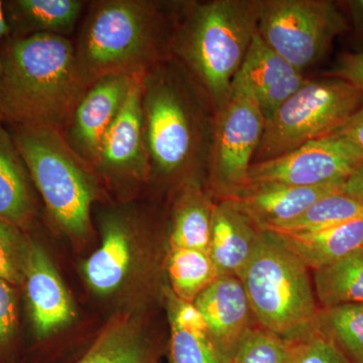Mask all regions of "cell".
<instances>
[{"label": "cell", "instance_id": "32", "mask_svg": "<svg viewBox=\"0 0 363 363\" xmlns=\"http://www.w3.org/2000/svg\"><path fill=\"white\" fill-rule=\"evenodd\" d=\"M18 332V302L16 286L0 279V359L13 346Z\"/></svg>", "mask_w": 363, "mask_h": 363}, {"label": "cell", "instance_id": "28", "mask_svg": "<svg viewBox=\"0 0 363 363\" xmlns=\"http://www.w3.org/2000/svg\"><path fill=\"white\" fill-rule=\"evenodd\" d=\"M293 342L252 327L238 344L230 363H291Z\"/></svg>", "mask_w": 363, "mask_h": 363}, {"label": "cell", "instance_id": "19", "mask_svg": "<svg viewBox=\"0 0 363 363\" xmlns=\"http://www.w3.org/2000/svg\"><path fill=\"white\" fill-rule=\"evenodd\" d=\"M32 177L11 131L0 128V220L21 229L32 224L37 212Z\"/></svg>", "mask_w": 363, "mask_h": 363}, {"label": "cell", "instance_id": "17", "mask_svg": "<svg viewBox=\"0 0 363 363\" xmlns=\"http://www.w3.org/2000/svg\"><path fill=\"white\" fill-rule=\"evenodd\" d=\"M133 223L125 212L104 215L101 245L83 267L86 281L95 293L109 295L123 285L133 262Z\"/></svg>", "mask_w": 363, "mask_h": 363}, {"label": "cell", "instance_id": "3", "mask_svg": "<svg viewBox=\"0 0 363 363\" xmlns=\"http://www.w3.org/2000/svg\"><path fill=\"white\" fill-rule=\"evenodd\" d=\"M260 2H192L176 16L172 57L187 71L215 111L229 99L233 79L257 33Z\"/></svg>", "mask_w": 363, "mask_h": 363}, {"label": "cell", "instance_id": "18", "mask_svg": "<svg viewBox=\"0 0 363 363\" xmlns=\"http://www.w3.org/2000/svg\"><path fill=\"white\" fill-rule=\"evenodd\" d=\"M262 230L233 202L215 203L208 253L219 276L240 278Z\"/></svg>", "mask_w": 363, "mask_h": 363}, {"label": "cell", "instance_id": "8", "mask_svg": "<svg viewBox=\"0 0 363 363\" xmlns=\"http://www.w3.org/2000/svg\"><path fill=\"white\" fill-rule=\"evenodd\" d=\"M347 30L343 14L326 0H264L257 33L288 63L302 72L320 61Z\"/></svg>", "mask_w": 363, "mask_h": 363}, {"label": "cell", "instance_id": "10", "mask_svg": "<svg viewBox=\"0 0 363 363\" xmlns=\"http://www.w3.org/2000/svg\"><path fill=\"white\" fill-rule=\"evenodd\" d=\"M143 76H135L121 111L100 145L92 167L111 185L150 181V162L143 133Z\"/></svg>", "mask_w": 363, "mask_h": 363}, {"label": "cell", "instance_id": "30", "mask_svg": "<svg viewBox=\"0 0 363 363\" xmlns=\"http://www.w3.org/2000/svg\"><path fill=\"white\" fill-rule=\"evenodd\" d=\"M26 245L23 229L0 220V279L16 288L23 286Z\"/></svg>", "mask_w": 363, "mask_h": 363}, {"label": "cell", "instance_id": "27", "mask_svg": "<svg viewBox=\"0 0 363 363\" xmlns=\"http://www.w3.org/2000/svg\"><path fill=\"white\" fill-rule=\"evenodd\" d=\"M357 221H363V200L340 193L327 196L295 220L269 231L310 233Z\"/></svg>", "mask_w": 363, "mask_h": 363}, {"label": "cell", "instance_id": "13", "mask_svg": "<svg viewBox=\"0 0 363 363\" xmlns=\"http://www.w3.org/2000/svg\"><path fill=\"white\" fill-rule=\"evenodd\" d=\"M133 77L111 75L95 81L62 133L71 149L90 164L96 159L104 135L121 111Z\"/></svg>", "mask_w": 363, "mask_h": 363}, {"label": "cell", "instance_id": "9", "mask_svg": "<svg viewBox=\"0 0 363 363\" xmlns=\"http://www.w3.org/2000/svg\"><path fill=\"white\" fill-rule=\"evenodd\" d=\"M266 118L255 100L231 92L215 111L208 149L210 184L220 200L240 195L250 185V169L264 133Z\"/></svg>", "mask_w": 363, "mask_h": 363}, {"label": "cell", "instance_id": "35", "mask_svg": "<svg viewBox=\"0 0 363 363\" xmlns=\"http://www.w3.org/2000/svg\"><path fill=\"white\" fill-rule=\"evenodd\" d=\"M334 135H337L363 164V104Z\"/></svg>", "mask_w": 363, "mask_h": 363}, {"label": "cell", "instance_id": "11", "mask_svg": "<svg viewBox=\"0 0 363 363\" xmlns=\"http://www.w3.org/2000/svg\"><path fill=\"white\" fill-rule=\"evenodd\" d=\"M362 166V162L350 147L333 133L277 159L255 162L250 166V184L279 183L311 187L345 181Z\"/></svg>", "mask_w": 363, "mask_h": 363}, {"label": "cell", "instance_id": "21", "mask_svg": "<svg viewBox=\"0 0 363 363\" xmlns=\"http://www.w3.org/2000/svg\"><path fill=\"white\" fill-rule=\"evenodd\" d=\"M278 234L312 271L322 269L363 248V221L351 222L310 233Z\"/></svg>", "mask_w": 363, "mask_h": 363}, {"label": "cell", "instance_id": "20", "mask_svg": "<svg viewBox=\"0 0 363 363\" xmlns=\"http://www.w3.org/2000/svg\"><path fill=\"white\" fill-rule=\"evenodd\" d=\"M87 2L82 0H9L4 1L9 37L35 35L68 37Z\"/></svg>", "mask_w": 363, "mask_h": 363}, {"label": "cell", "instance_id": "15", "mask_svg": "<svg viewBox=\"0 0 363 363\" xmlns=\"http://www.w3.org/2000/svg\"><path fill=\"white\" fill-rule=\"evenodd\" d=\"M346 181V180H345ZM345 181L303 187L279 183H252L233 202L264 229L278 228L295 220L327 196L344 193Z\"/></svg>", "mask_w": 363, "mask_h": 363}, {"label": "cell", "instance_id": "39", "mask_svg": "<svg viewBox=\"0 0 363 363\" xmlns=\"http://www.w3.org/2000/svg\"><path fill=\"white\" fill-rule=\"evenodd\" d=\"M355 4H357V6L358 9H359V11L363 13V0H360V1L355 2Z\"/></svg>", "mask_w": 363, "mask_h": 363}, {"label": "cell", "instance_id": "37", "mask_svg": "<svg viewBox=\"0 0 363 363\" xmlns=\"http://www.w3.org/2000/svg\"><path fill=\"white\" fill-rule=\"evenodd\" d=\"M9 37V28L7 25L6 14H4V1L0 0V51H1V45L4 40ZM2 74L1 55H0V77Z\"/></svg>", "mask_w": 363, "mask_h": 363}, {"label": "cell", "instance_id": "5", "mask_svg": "<svg viewBox=\"0 0 363 363\" xmlns=\"http://www.w3.org/2000/svg\"><path fill=\"white\" fill-rule=\"evenodd\" d=\"M240 279L262 328L290 342L317 330L319 309L309 267L278 234L262 231Z\"/></svg>", "mask_w": 363, "mask_h": 363}, {"label": "cell", "instance_id": "38", "mask_svg": "<svg viewBox=\"0 0 363 363\" xmlns=\"http://www.w3.org/2000/svg\"><path fill=\"white\" fill-rule=\"evenodd\" d=\"M4 123H6V121H4V114H2L1 108H0V128L4 126Z\"/></svg>", "mask_w": 363, "mask_h": 363}, {"label": "cell", "instance_id": "26", "mask_svg": "<svg viewBox=\"0 0 363 363\" xmlns=\"http://www.w3.org/2000/svg\"><path fill=\"white\" fill-rule=\"evenodd\" d=\"M317 329L331 339L351 363H363V304L319 309Z\"/></svg>", "mask_w": 363, "mask_h": 363}, {"label": "cell", "instance_id": "31", "mask_svg": "<svg viewBox=\"0 0 363 363\" xmlns=\"http://www.w3.org/2000/svg\"><path fill=\"white\" fill-rule=\"evenodd\" d=\"M291 363H351L336 344L317 330L293 342Z\"/></svg>", "mask_w": 363, "mask_h": 363}, {"label": "cell", "instance_id": "4", "mask_svg": "<svg viewBox=\"0 0 363 363\" xmlns=\"http://www.w3.org/2000/svg\"><path fill=\"white\" fill-rule=\"evenodd\" d=\"M176 61V60H175ZM193 79L174 58L164 60L143 76V133L150 180L195 178L206 160V119Z\"/></svg>", "mask_w": 363, "mask_h": 363}, {"label": "cell", "instance_id": "33", "mask_svg": "<svg viewBox=\"0 0 363 363\" xmlns=\"http://www.w3.org/2000/svg\"><path fill=\"white\" fill-rule=\"evenodd\" d=\"M169 321L171 326L181 330L208 333L206 321L202 313L193 302H186L174 295L169 302Z\"/></svg>", "mask_w": 363, "mask_h": 363}, {"label": "cell", "instance_id": "2", "mask_svg": "<svg viewBox=\"0 0 363 363\" xmlns=\"http://www.w3.org/2000/svg\"><path fill=\"white\" fill-rule=\"evenodd\" d=\"M152 0H97L75 44L86 84L111 75H143L172 58L175 20Z\"/></svg>", "mask_w": 363, "mask_h": 363}, {"label": "cell", "instance_id": "16", "mask_svg": "<svg viewBox=\"0 0 363 363\" xmlns=\"http://www.w3.org/2000/svg\"><path fill=\"white\" fill-rule=\"evenodd\" d=\"M193 303L206 321L210 338L230 363L238 344L252 327V309L240 279L219 277Z\"/></svg>", "mask_w": 363, "mask_h": 363}, {"label": "cell", "instance_id": "14", "mask_svg": "<svg viewBox=\"0 0 363 363\" xmlns=\"http://www.w3.org/2000/svg\"><path fill=\"white\" fill-rule=\"evenodd\" d=\"M23 286L38 339L49 337L73 321L75 308L56 267L42 245L28 236Z\"/></svg>", "mask_w": 363, "mask_h": 363}, {"label": "cell", "instance_id": "12", "mask_svg": "<svg viewBox=\"0 0 363 363\" xmlns=\"http://www.w3.org/2000/svg\"><path fill=\"white\" fill-rule=\"evenodd\" d=\"M309 81L302 72L272 51L257 33L233 79L230 93H243L252 98L267 123L286 100Z\"/></svg>", "mask_w": 363, "mask_h": 363}, {"label": "cell", "instance_id": "7", "mask_svg": "<svg viewBox=\"0 0 363 363\" xmlns=\"http://www.w3.org/2000/svg\"><path fill=\"white\" fill-rule=\"evenodd\" d=\"M362 104V91L345 81H309L267 121L252 164L277 159L333 135Z\"/></svg>", "mask_w": 363, "mask_h": 363}, {"label": "cell", "instance_id": "29", "mask_svg": "<svg viewBox=\"0 0 363 363\" xmlns=\"http://www.w3.org/2000/svg\"><path fill=\"white\" fill-rule=\"evenodd\" d=\"M171 363H229L208 333L171 326Z\"/></svg>", "mask_w": 363, "mask_h": 363}, {"label": "cell", "instance_id": "34", "mask_svg": "<svg viewBox=\"0 0 363 363\" xmlns=\"http://www.w3.org/2000/svg\"><path fill=\"white\" fill-rule=\"evenodd\" d=\"M328 75L345 81L363 92V52L343 55Z\"/></svg>", "mask_w": 363, "mask_h": 363}, {"label": "cell", "instance_id": "25", "mask_svg": "<svg viewBox=\"0 0 363 363\" xmlns=\"http://www.w3.org/2000/svg\"><path fill=\"white\" fill-rule=\"evenodd\" d=\"M168 272L174 295L186 302H194L220 277L209 253L188 248H171Z\"/></svg>", "mask_w": 363, "mask_h": 363}, {"label": "cell", "instance_id": "1", "mask_svg": "<svg viewBox=\"0 0 363 363\" xmlns=\"http://www.w3.org/2000/svg\"><path fill=\"white\" fill-rule=\"evenodd\" d=\"M0 108L11 126H47L63 133L89 86L68 38L7 37L1 45Z\"/></svg>", "mask_w": 363, "mask_h": 363}, {"label": "cell", "instance_id": "24", "mask_svg": "<svg viewBox=\"0 0 363 363\" xmlns=\"http://www.w3.org/2000/svg\"><path fill=\"white\" fill-rule=\"evenodd\" d=\"M313 272L315 294L322 307L363 304V248Z\"/></svg>", "mask_w": 363, "mask_h": 363}, {"label": "cell", "instance_id": "23", "mask_svg": "<svg viewBox=\"0 0 363 363\" xmlns=\"http://www.w3.org/2000/svg\"><path fill=\"white\" fill-rule=\"evenodd\" d=\"M75 363H152V350L130 317L111 320L82 358Z\"/></svg>", "mask_w": 363, "mask_h": 363}, {"label": "cell", "instance_id": "6", "mask_svg": "<svg viewBox=\"0 0 363 363\" xmlns=\"http://www.w3.org/2000/svg\"><path fill=\"white\" fill-rule=\"evenodd\" d=\"M9 131L52 220L72 238H86L98 197L92 164L78 156L56 128L11 126Z\"/></svg>", "mask_w": 363, "mask_h": 363}, {"label": "cell", "instance_id": "36", "mask_svg": "<svg viewBox=\"0 0 363 363\" xmlns=\"http://www.w3.org/2000/svg\"><path fill=\"white\" fill-rule=\"evenodd\" d=\"M344 194L363 200V166L353 172L344 183Z\"/></svg>", "mask_w": 363, "mask_h": 363}, {"label": "cell", "instance_id": "22", "mask_svg": "<svg viewBox=\"0 0 363 363\" xmlns=\"http://www.w3.org/2000/svg\"><path fill=\"white\" fill-rule=\"evenodd\" d=\"M214 205L198 179L184 182L173 208L171 248L209 252Z\"/></svg>", "mask_w": 363, "mask_h": 363}]
</instances>
